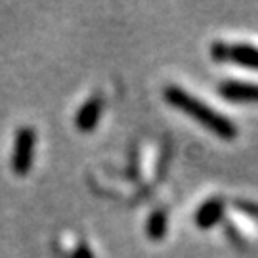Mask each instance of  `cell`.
I'll list each match as a JSON object with an SVG mask.
<instances>
[{"mask_svg": "<svg viewBox=\"0 0 258 258\" xmlns=\"http://www.w3.org/2000/svg\"><path fill=\"white\" fill-rule=\"evenodd\" d=\"M235 207H237L239 211L247 212L249 216H252V218H256V220H258V205L245 203V201H235Z\"/></svg>", "mask_w": 258, "mask_h": 258, "instance_id": "9c48e42d", "label": "cell"}, {"mask_svg": "<svg viewBox=\"0 0 258 258\" xmlns=\"http://www.w3.org/2000/svg\"><path fill=\"white\" fill-rule=\"evenodd\" d=\"M71 258H96V254H94L92 249H90L84 241H81V243H77V247H75Z\"/></svg>", "mask_w": 258, "mask_h": 258, "instance_id": "ba28073f", "label": "cell"}, {"mask_svg": "<svg viewBox=\"0 0 258 258\" xmlns=\"http://www.w3.org/2000/svg\"><path fill=\"white\" fill-rule=\"evenodd\" d=\"M37 148V132L31 126H21L16 132L14 148H12V170L18 176H27L35 163Z\"/></svg>", "mask_w": 258, "mask_h": 258, "instance_id": "7a4b0ae2", "label": "cell"}, {"mask_svg": "<svg viewBox=\"0 0 258 258\" xmlns=\"http://www.w3.org/2000/svg\"><path fill=\"white\" fill-rule=\"evenodd\" d=\"M163 96H165L166 103H170L172 107L180 109L185 115H189L201 126L211 130L212 134L220 136L222 140H233L237 136V126L233 124V120L228 119L226 115L218 113V111L211 109L207 103L197 100L189 92H185L184 88H180L176 84H168L163 90Z\"/></svg>", "mask_w": 258, "mask_h": 258, "instance_id": "6da1fadb", "label": "cell"}, {"mask_svg": "<svg viewBox=\"0 0 258 258\" xmlns=\"http://www.w3.org/2000/svg\"><path fill=\"white\" fill-rule=\"evenodd\" d=\"M103 111V102L100 96H92L90 100H86L83 103V107L77 111L75 115V126L81 132H92L102 117Z\"/></svg>", "mask_w": 258, "mask_h": 258, "instance_id": "277c9868", "label": "cell"}, {"mask_svg": "<svg viewBox=\"0 0 258 258\" xmlns=\"http://www.w3.org/2000/svg\"><path fill=\"white\" fill-rule=\"evenodd\" d=\"M224 211H226V203L222 197H212L209 201H205L197 212H195V226L201 230H211L218 222L224 218Z\"/></svg>", "mask_w": 258, "mask_h": 258, "instance_id": "5b68a950", "label": "cell"}, {"mask_svg": "<svg viewBox=\"0 0 258 258\" xmlns=\"http://www.w3.org/2000/svg\"><path fill=\"white\" fill-rule=\"evenodd\" d=\"M211 54L218 61H231L241 67L258 69V48L250 44H224L214 42L211 48Z\"/></svg>", "mask_w": 258, "mask_h": 258, "instance_id": "3957f363", "label": "cell"}, {"mask_svg": "<svg viewBox=\"0 0 258 258\" xmlns=\"http://www.w3.org/2000/svg\"><path fill=\"white\" fill-rule=\"evenodd\" d=\"M220 96L228 102H256L258 103V84L226 81L220 84Z\"/></svg>", "mask_w": 258, "mask_h": 258, "instance_id": "8992f818", "label": "cell"}, {"mask_svg": "<svg viewBox=\"0 0 258 258\" xmlns=\"http://www.w3.org/2000/svg\"><path fill=\"white\" fill-rule=\"evenodd\" d=\"M166 228H168V218H166V212L163 209H157L149 214L148 224H146V233H148L149 239H163L166 235Z\"/></svg>", "mask_w": 258, "mask_h": 258, "instance_id": "52a82bcc", "label": "cell"}]
</instances>
